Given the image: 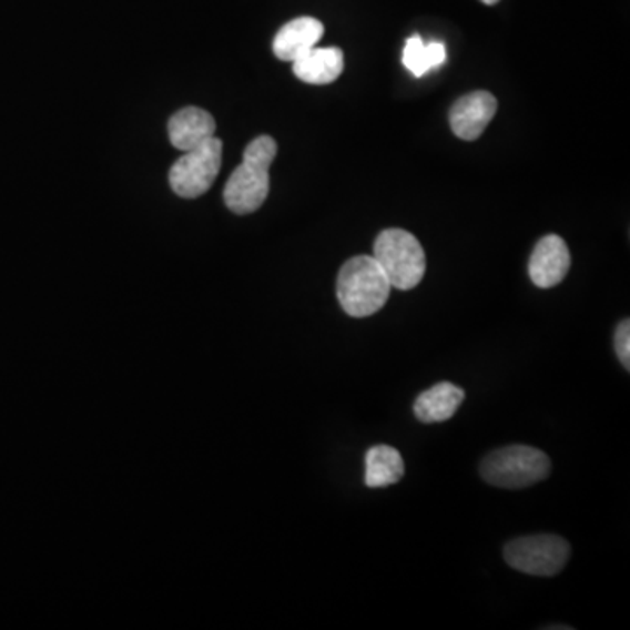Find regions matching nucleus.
Listing matches in <instances>:
<instances>
[{
	"label": "nucleus",
	"mask_w": 630,
	"mask_h": 630,
	"mask_svg": "<svg viewBox=\"0 0 630 630\" xmlns=\"http://www.w3.org/2000/svg\"><path fill=\"white\" fill-rule=\"evenodd\" d=\"M277 156V142L268 135L254 139L244 151V162L236 166L224 186V204L235 214H251L265 204L270 193V166Z\"/></svg>",
	"instance_id": "f257e3e1"
},
{
	"label": "nucleus",
	"mask_w": 630,
	"mask_h": 630,
	"mask_svg": "<svg viewBox=\"0 0 630 630\" xmlns=\"http://www.w3.org/2000/svg\"><path fill=\"white\" fill-rule=\"evenodd\" d=\"M390 289L389 278L374 256L350 257L336 281L341 307L357 319L377 314L389 299Z\"/></svg>",
	"instance_id": "f03ea898"
},
{
	"label": "nucleus",
	"mask_w": 630,
	"mask_h": 630,
	"mask_svg": "<svg viewBox=\"0 0 630 630\" xmlns=\"http://www.w3.org/2000/svg\"><path fill=\"white\" fill-rule=\"evenodd\" d=\"M550 459L538 448L510 445L481 460L480 475L490 486L515 490L539 484L550 475Z\"/></svg>",
	"instance_id": "7ed1b4c3"
},
{
	"label": "nucleus",
	"mask_w": 630,
	"mask_h": 630,
	"mask_svg": "<svg viewBox=\"0 0 630 630\" xmlns=\"http://www.w3.org/2000/svg\"><path fill=\"white\" fill-rule=\"evenodd\" d=\"M374 257L396 289H414L426 274L423 245L405 230H384L375 241Z\"/></svg>",
	"instance_id": "20e7f679"
},
{
	"label": "nucleus",
	"mask_w": 630,
	"mask_h": 630,
	"mask_svg": "<svg viewBox=\"0 0 630 630\" xmlns=\"http://www.w3.org/2000/svg\"><path fill=\"white\" fill-rule=\"evenodd\" d=\"M571 557V547L556 535H532L511 539L505 547L506 565L531 577H556Z\"/></svg>",
	"instance_id": "39448f33"
},
{
	"label": "nucleus",
	"mask_w": 630,
	"mask_h": 630,
	"mask_svg": "<svg viewBox=\"0 0 630 630\" xmlns=\"http://www.w3.org/2000/svg\"><path fill=\"white\" fill-rule=\"evenodd\" d=\"M221 162H223V142L216 135L193 150L184 151L183 156L172 165L169 174L172 190L183 199L204 195L216 181Z\"/></svg>",
	"instance_id": "423d86ee"
},
{
	"label": "nucleus",
	"mask_w": 630,
	"mask_h": 630,
	"mask_svg": "<svg viewBox=\"0 0 630 630\" xmlns=\"http://www.w3.org/2000/svg\"><path fill=\"white\" fill-rule=\"evenodd\" d=\"M571 268L568 244L559 235H547L536 244L529 260V277L535 286L550 289L565 281Z\"/></svg>",
	"instance_id": "0eeeda50"
},
{
	"label": "nucleus",
	"mask_w": 630,
	"mask_h": 630,
	"mask_svg": "<svg viewBox=\"0 0 630 630\" xmlns=\"http://www.w3.org/2000/svg\"><path fill=\"white\" fill-rule=\"evenodd\" d=\"M498 111V100L489 92L460 96L450 109V129L463 141H477Z\"/></svg>",
	"instance_id": "6e6552de"
},
{
	"label": "nucleus",
	"mask_w": 630,
	"mask_h": 630,
	"mask_svg": "<svg viewBox=\"0 0 630 630\" xmlns=\"http://www.w3.org/2000/svg\"><path fill=\"white\" fill-rule=\"evenodd\" d=\"M324 33L319 20L311 17L296 18L278 30L274 39V53L283 62H295L312 48L317 47Z\"/></svg>",
	"instance_id": "1a4fd4ad"
},
{
	"label": "nucleus",
	"mask_w": 630,
	"mask_h": 630,
	"mask_svg": "<svg viewBox=\"0 0 630 630\" xmlns=\"http://www.w3.org/2000/svg\"><path fill=\"white\" fill-rule=\"evenodd\" d=\"M216 135V121L207 111L186 108L169 121V139L179 151H190Z\"/></svg>",
	"instance_id": "9d476101"
},
{
	"label": "nucleus",
	"mask_w": 630,
	"mask_h": 630,
	"mask_svg": "<svg viewBox=\"0 0 630 630\" xmlns=\"http://www.w3.org/2000/svg\"><path fill=\"white\" fill-rule=\"evenodd\" d=\"M465 398V390L460 387L450 382H440L415 399V417L424 424L445 423L453 419Z\"/></svg>",
	"instance_id": "9b49d317"
},
{
	"label": "nucleus",
	"mask_w": 630,
	"mask_h": 630,
	"mask_svg": "<svg viewBox=\"0 0 630 630\" xmlns=\"http://www.w3.org/2000/svg\"><path fill=\"white\" fill-rule=\"evenodd\" d=\"M344 51L341 48H312L293 62V72L303 83L329 84L344 72Z\"/></svg>",
	"instance_id": "f8f14e48"
},
{
	"label": "nucleus",
	"mask_w": 630,
	"mask_h": 630,
	"mask_svg": "<svg viewBox=\"0 0 630 630\" xmlns=\"http://www.w3.org/2000/svg\"><path fill=\"white\" fill-rule=\"evenodd\" d=\"M405 475L402 454L389 445H375L366 454V486L369 489L394 486Z\"/></svg>",
	"instance_id": "ddd939ff"
},
{
	"label": "nucleus",
	"mask_w": 630,
	"mask_h": 630,
	"mask_svg": "<svg viewBox=\"0 0 630 630\" xmlns=\"http://www.w3.org/2000/svg\"><path fill=\"white\" fill-rule=\"evenodd\" d=\"M447 53L441 42H424L420 35H411L403 50V65L415 78H423L427 72L433 71L436 67L444 65Z\"/></svg>",
	"instance_id": "4468645a"
},
{
	"label": "nucleus",
	"mask_w": 630,
	"mask_h": 630,
	"mask_svg": "<svg viewBox=\"0 0 630 630\" xmlns=\"http://www.w3.org/2000/svg\"><path fill=\"white\" fill-rule=\"evenodd\" d=\"M614 350L623 368L630 369V323L629 319L618 324L614 333Z\"/></svg>",
	"instance_id": "2eb2a0df"
},
{
	"label": "nucleus",
	"mask_w": 630,
	"mask_h": 630,
	"mask_svg": "<svg viewBox=\"0 0 630 630\" xmlns=\"http://www.w3.org/2000/svg\"><path fill=\"white\" fill-rule=\"evenodd\" d=\"M481 2H484V4H487V6H494V4H498L499 0H481Z\"/></svg>",
	"instance_id": "dca6fc26"
}]
</instances>
